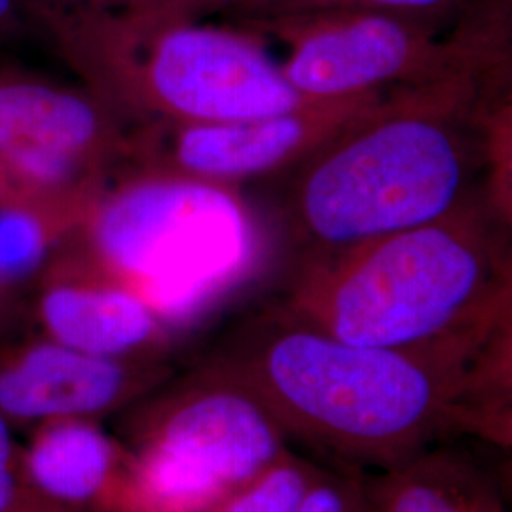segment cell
Masks as SVG:
<instances>
[{
	"label": "cell",
	"instance_id": "cell-8",
	"mask_svg": "<svg viewBox=\"0 0 512 512\" xmlns=\"http://www.w3.org/2000/svg\"><path fill=\"white\" fill-rule=\"evenodd\" d=\"M128 162V131L86 88L0 63V164L67 230Z\"/></svg>",
	"mask_w": 512,
	"mask_h": 512
},
{
	"label": "cell",
	"instance_id": "cell-5",
	"mask_svg": "<svg viewBox=\"0 0 512 512\" xmlns=\"http://www.w3.org/2000/svg\"><path fill=\"white\" fill-rule=\"evenodd\" d=\"M76 230L173 330L215 310L266 258L262 226L232 186L177 177H118Z\"/></svg>",
	"mask_w": 512,
	"mask_h": 512
},
{
	"label": "cell",
	"instance_id": "cell-24",
	"mask_svg": "<svg viewBox=\"0 0 512 512\" xmlns=\"http://www.w3.org/2000/svg\"><path fill=\"white\" fill-rule=\"evenodd\" d=\"M268 2L270 0H238L234 8L243 16V14H253L256 10H260L264 4H268Z\"/></svg>",
	"mask_w": 512,
	"mask_h": 512
},
{
	"label": "cell",
	"instance_id": "cell-1",
	"mask_svg": "<svg viewBox=\"0 0 512 512\" xmlns=\"http://www.w3.org/2000/svg\"><path fill=\"white\" fill-rule=\"evenodd\" d=\"M247 387L287 437L385 469L452 433L511 442V313L414 348L357 346L279 310L209 361Z\"/></svg>",
	"mask_w": 512,
	"mask_h": 512
},
{
	"label": "cell",
	"instance_id": "cell-11",
	"mask_svg": "<svg viewBox=\"0 0 512 512\" xmlns=\"http://www.w3.org/2000/svg\"><path fill=\"white\" fill-rule=\"evenodd\" d=\"M156 361L95 357L40 336L0 344V412L12 423L95 420L162 376Z\"/></svg>",
	"mask_w": 512,
	"mask_h": 512
},
{
	"label": "cell",
	"instance_id": "cell-16",
	"mask_svg": "<svg viewBox=\"0 0 512 512\" xmlns=\"http://www.w3.org/2000/svg\"><path fill=\"white\" fill-rule=\"evenodd\" d=\"M482 0H270L253 14H291L327 8H363L437 21L450 12H465ZM249 16V14H243Z\"/></svg>",
	"mask_w": 512,
	"mask_h": 512
},
{
	"label": "cell",
	"instance_id": "cell-21",
	"mask_svg": "<svg viewBox=\"0 0 512 512\" xmlns=\"http://www.w3.org/2000/svg\"><path fill=\"white\" fill-rule=\"evenodd\" d=\"M37 4H46L63 10H76V8H93V10H114V8H128L131 0H29Z\"/></svg>",
	"mask_w": 512,
	"mask_h": 512
},
{
	"label": "cell",
	"instance_id": "cell-4",
	"mask_svg": "<svg viewBox=\"0 0 512 512\" xmlns=\"http://www.w3.org/2000/svg\"><path fill=\"white\" fill-rule=\"evenodd\" d=\"M63 61L124 129L211 124L310 105L260 37L114 8L29 2Z\"/></svg>",
	"mask_w": 512,
	"mask_h": 512
},
{
	"label": "cell",
	"instance_id": "cell-6",
	"mask_svg": "<svg viewBox=\"0 0 512 512\" xmlns=\"http://www.w3.org/2000/svg\"><path fill=\"white\" fill-rule=\"evenodd\" d=\"M241 27L285 44L279 67L310 101L511 78V0L467 8L446 37L435 21L363 8L249 14Z\"/></svg>",
	"mask_w": 512,
	"mask_h": 512
},
{
	"label": "cell",
	"instance_id": "cell-20",
	"mask_svg": "<svg viewBox=\"0 0 512 512\" xmlns=\"http://www.w3.org/2000/svg\"><path fill=\"white\" fill-rule=\"evenodd\" d=\"M0 207H21V209H29V211H35L38 215H42V217H46L48 220L50 219L40 207H38L37 203L31 200V196L19 186L12 177H10V173L2 167L0 164ZM57 224V222H55ZM57 226H61V224H57ZM63 228V226H61ZM63 230H67V228H63ZM67 232H71V230H67Z\"/></svg>",
	"mask_w": 512,
	"mask_h": 512
},
{
	"label": "cell",
	"instance_id": "cell-7",
	"mask_svg": "<svg viewBox=\"0 0 512 512\" xmlns=\"http://www.w3.org/2000/svg\"><path fill=\"white\" fill-rule=\"evenodd\" d=\"M287 439L247 387L207 363L141 423L107 512H213L281 458Z\"/></svg>",
	"mask_w": 512,
	"mask_h": 512
},
{
	"label": "cell",
	"instance_id": "cell-3",
	"mask_svg": "<svg viewBox=\"0 0 512 512\" xmlns=\"http://www.w3.org/2000/svg\"><path fill=\"white\" fill-rule=\"evenodd\" d=\"M499 222L473 192L440 219L304 253L275 310L376 348L425 346L478 329L511 313V262Z\"/></svg>",
	"mask_w": 512,
	"mask_h": 512
},
{
	"label": "cell",
	"instance_id": "cell-13",
	"mask_svg": "<svg viewBox=\"0 0 512 512\" xmlns=\"http://www.w3.org/2000/svg\"><path fill=\"white\" fill-rule=\"evenodd\" d=\"M365 486L370 512H509L475 461L442 448L389 465Z\"/></svg>",
	"mask_w": 512,
	"mask_h": 512
},
{
	"label": "cell",
	"instance_id": "cell-2",
	"mask_svg": "<svg viewBox=\"0 0 512 512\" xmlns=\"http://www.w3.org/2000/svg\"><path fill=\"white\" fill-rule=\"evenodd\" d=\"M509 84L459 80L387 92L296 165L289 224L321 253L440 219L469 198Z\"/></svg>",
	"mask_w": 512,
	"mask_h": 512
},
{
	"label": "cell",
	"instance_id": "cell-15",
	"mask_svg": "<svg viewBox=\"0 0 512 512\" xmlns=\"http://www.w3.org/2000/svg\"><path fill=\"white\" fill-rule=\"evenodd\" d=\"M315 467L289 450L264 473L228 495L213 512H296Z\"/></svg>",
	"mask_w": 512,
	"mask_h": 512
},
{
	"label": "cell",
	"instance_id": "cell-18",
	"mask_svg": "<svg viewBox=\"0 0 512 512\" xmlns=\"http://www.w3.org/2000/svg\"><path fill=\"white\" fill-rule=\"evenodd\" d=\"M19 480V454L12 435V421L0 412V512H12L18 505Z\"/></svg>",
	"mask_w": 512,
	"mask_h": 512
},
{
	"label": "cell",
	"instance_id": "cell-14",
	"mask_svg": "<svg viewBox=\"0 0 512 512\" xmlns=\"http://www.w3.org/2000/svg\"><path fill=\"white\" fill-rule=\"evenodd\" d=\"M69 234L52 220L21 207H0V302L35 285L57 241Z\"/></svg>",
	"mask_w": 512,
	"mask_h": 512
},
{
	"label": "cell",
	"instance_id": "cell-9",
	"mask_svg": "<svg viewBox=\"0 0 512 512\" xmlns=\"http://www.w3.org/2000/svg\"><path fill=\"white\" fill-rule=\"evenodd\" d=\"M385 95L370 92L315 101L300 109L232 122L126 129L128 162L122 175H162L224 186L274 175L302 164L380 107Z\"/></svg>",
	"mask_w": 512,
	"mask_h": 512
},
{
	"label": "cell",
	"instance_id": "cell-22",
	"mask_svg": "<svg viewBox=\"0 0 512 512\" xmlns=\"http://www.w3.org/2000/svg\"><path fill=\"white\" fill-rule=\"evenodd\" d=\"M19 10H21L19 0H0V38L16 29Z\"/></svg>",
	"mask_w": 512,
	"mask_h": 512
},
{
	"label": "cell",
	"instance_id": "cell-10",
	"mask_svg": "<svg viewBox=\"0 0 512 512\" xmlns=\"http://www.w3.org/2000/svg\"><path fill=\"white\" fill-rule=\"evenodd\" d=\"M42 336L118 361H156L173 329L147 300L97 264L78 230L57 241L35 281Z\"/></svg>",
	"mask_w": 512,
	"mask_h": 512
},
{
	"label": "cell",
	"instance_id": "cell-23",
	"mask_svg": "<svg viewBox=\"0 0 512 512\" xmlns=\"http://www.w3.org/2000/svg\"><path fill=\"white\" fill-rule=\"evenodd\" d=\"M12 512H69V509H63V507L52 505V503H46L42 499L29 501V499L19 497L18 505L14 507Z\"/></svg>",
	"mask_w": 512,
	"mask_h": 512
},
{
	"label": "cell",
	"instance_id": "cell-19",
	"mask_svg": "<svg viewBox=\"0 0 512 512\" xmlns=\"http://www.w3.org/2000/svg\"><path fill=\"white\" fill-rule=\"evenodd\" d=\"M238 0H131L129 10L145 12L162 18L198 21L203 14L220 6H236Z\"/></svg>",
	"mask_w": 512,
	"mask_h": 512
},
{
	"label": "cell",
	"instance_id": "cell-12",
	"mask_svg": "<svg viewBox=\"0 0 512 512\" xmlns=\"http://www.w3.org/2000/svg\"><path fill=\"white\" fill-rule=\"evenodd\" d=\"M126 450L88 418L38 423L19 454V473L46 503L63 509L109 505Z\"/></svg>",
	"mask_w": 512,
	"mask_h": 512
},
{
	"label": "cell",
	"instance_id": "cell-17",
	"mask_svg": "<svg viewBox=\"0 0 512 512\" xmlns=\"http://www.w3.org/2000/svg\"><path fill=\"white\" fill-rule=\"evenodd\" d=\"M296 512H370L365 482L317 469Z\"/></svg>",
	"mask_w": 512,
	"mask_h": 512
}]
</instances>
